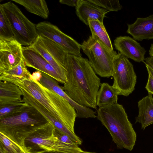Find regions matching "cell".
<instances>
[{
  "label": "cell",
  "instance_id": "cell-1",
  "mask_svg": "<svg viewBox=\"0 0 153 153\" xmlns=\"http://www.w3.org/2000/svg\"><path fill=\"white\" fill-rule=\"evenodd\" d=\"M65 68L67 81L62 89L79 104L97 109V97L101 83L88 60L68 53Z\"/></svg>",
  "mask_w": 153,
  "mask_h": 153
},
{
  "label": "cell",
  "instance_id": "cell-2",
  "mask_svg": "<svg viewBox=\"0 0 153 153\" xmlns=\"http://www.w3.org/2000/svg\"><path fill=\"white\" fill-rule=\"evenodd\" d=\"M3 81L13 83L31 95L56 119L74 132L76 112L66 100L39 81L29 78H7Z\"/></svg>",
  "mask_w": 153,
  "mask_h": 153
},
{
  "label": "cell",
  "instance_id": "cell-3",
  "mask_svg": "<svg viewBox=\"0 0 153 153\" xmlns=\"http://www.w3.org/2000/svg\"><path fill=\"white\" fill-rule=\"evenodd\" d=\"M97 117L107 129L118 148L132 150L136 134L122 105L117 103L99 107Z\"/></svg>",
  "mask_w": 153,
  "mask_h": 153
},
{
  "label": "cell",
  "instance_id": "cell-4",
  "mask_svg": "<svg viewBox=\"0 0 153 153\" xmlns=\"http://www.w3.org/2000/svg\"><path fill=\"white\" fill-rule=\"evenodd\" d=\"M49 122L35 108L28 104L20 112L0 119V132L24 150V141L39 127Z\"/></svg>",
  "mask_w": 153,
  "mask_h": 153
},
{
  "label": "cell",
  "instance_id": "cell-5",
  "mask_svg": "<svg viewBox=\"0 0 153 153\" xmlns=\"http://www.w3.org/2000/svg\"><path fill=\"white\" fill-rule=\"evenodd\" d=\"M80 48L96 73L104 78L112 76L113 62L117 54L115 51L109 49L92 36L80 44Z\"/></svg>",
  "mask_w": 153,
  "mask_h": 153
},
{
  "label": "cell",
  "instance_id": "cell-6",
  "mask_svg": "<svg viewBox=\"0 0 153 153\" xmlns=\"http://www.w3.org/2000/svg\"><path fill=\"white\" fill-rule=\"evenodd\" d=\"M0 5L9 22L15 39L22 45H32L38 36L36 25L12 1Z\"/></svg>",
  "mask_w": 153,
  "mask_h": 153
},
{
  "label": "cell",
  "instance_id": "cell-7",
  "mask_svg": "<svg viewBox=\"0 0 153 153\" xmlns=\"http://www.w3.org/2000/svg\"><path fill=\"white\" fill-rule=\"evenodd\" d=\"M112 76V86L118 90L119 95L128 97L134 90L137 77L133 65L120 53L114 59Z\"/></svg>",
  "mask_w": 153,
  "mask_h": 153
},
{
  "label": "cell",
  "instance_id": "cell-8",
  "mask_svg": "<svg viewBox=\"0 0 153 153\" xmlns=\"http://www.w3.org/2000/svg\"><path fill=\"white\" fill-rule=\"evenodd\" d=\"M39 53L66 82L65 61L68 53L61 47L49 39L38 35L30 45Z\"/></svg>",
  "mask_w": 153,
  "mask_h": 153
},
{
  "label": "cell",
  "instance_id": "cell-9",
  "mask_svg": "<svg viewBox=\"0 0 153 153\" xmlns=\"http://www.w3.org/2000/svg\"><path fill=\"white\" fill-rule=\"evenodd\" d=\"M54 128L49 121L33 131L24 141V151L31 153L56 151L58 139L54 133Z\"/></svg>",
  "mask_w": 153,
  "mask_h": 153
},
{
  "label": "cell",
  "instance_id": "cell-10",
  "mask_svg": "<svg viewBox=\"0 0 153 153\" xmlns=\"http://www.w3.org/2000/svg\"><path fill=\"white\" fill-rule=\"evenodd\" d=\"M38 35L43 36L61 47L68 54L81 56L80 44L61 31L56 26L48 22L36 25Z\"/></svg>",
  "mask_w": 153,
  "mask_h": 153
},
{
  "label": "cell",
  "instance_id": "cell-11",
  "mask_svg": "<svg viewBox=\"0 0 153 153\" xmlns=\"http://www.w3.org/2000/svg\"><path fill=\"white\" fill-rule=\"evenodd\" d=\"M22 59V46L15 38L0 39V73L15 66Z\"/></svg>",
  "mask_w": 153,
  "mask_h": 153
},
{
  "label": "cell",
  "instance_id": "cell-12",
  "mask_svg": "<svg viewBox=\"0 0 153 153\" xmlns=\"http://www.w3.org/2000/svg\"><path fill=\"white\" fill-rule=\"evenodd\" d=\"M22 53L27 66L46 74L62 84L66 82L52 66L31 46L22 47Z\"/></svg>",
  "mask_w": 153,
  "mask_h": 153
},
{
  "label": "cell",
  "instance_id": "cell-13",
  "mask_svg": "<svg viewBox=\"0 0 153 153\" xmlns=\"http://www.w3.org/2000/svg\"><path fill=\"white\" fill-rule=\"evenodd\" d=\"M115 48L128 58L144 63L146 51L140 44L129 36H120L114 40Z\"/></svg>",
  "mask_w": 153,
  "mask_h": 153
},
{
  "label": "cell",
  "instance_id": "cell-14",
  "mask_svg": "<svg viewBox=\"0 0 153 153\" xmlns=\"http://www.w3.org/2000/svg\"><path fill=\"white\" fill-rule=\"evenodd\" d=\"M110 12L88 0H79L76 7V13L79 19L87 25L88 20H97L103 22L105 14Z\"/></svg>",
  "mask_w": 153,
  "mask_h": 153
},
{
  "label": "cell",
  "instance_id": "cell-15",
  "mask_svg": "<svg viewBox=\"0 0 153 153\" xmlns=\"http://www.w3.org/2000/svg\"><path fill=\"white\" fill-rule=\"evenodd\" d=\"M126 32L136 40L153 39V14L145 18H137L131 24H127Z\"/></svg>",
  "mask_w": 153,
  "mask_h": 153
},
{
  "label": "cell",
  "instance_id": "cell-16",
  "mask_svg": "<svg viewBox=\"0 0 153 153\" xmlns=\"http://www.w3.org/2000/svg\"><path fill=\"white\" fill-rule=\"evenodd\" d=\"M138 113L135 117V123H139L143 130L153 124V98L152 94L148 93L147 96L138 102Z\"/></svg>",
  "mask_w": 153,
  "mask_h": 153
},
{
  "label": "cell",
  "instance_id": "cell-17",
  "mask_svg": "<svg viewBox=\"0 0 153 153\" xmlns=\"http://www.w3.org/2000/svg\"><path fill=\"white\" fill-rule=\"evenodd\" d=\"M22 94L20 89L15 84L0 81V105L21 101Z\"/></svg>",
  "mask_w": 153,
  "mask_h": 153
},
{
  "label": "cell",
  "instance_id": "cell-18",
  "mask_svg": "<svg viewBox=\"0 0 153 153\" xmlns=\"http://www.w3.org/2000/svg\"><path fill=\"white\" fill-rule=\"evenodd\" d=\"M119 92L112 85L107 83L101 84L97 94V106L99 107L117 103Z\"/></svg>",
  "mask_w": 153,
  "mask_h": 153
},
{
  "label": "cell",
  "instance_id": "cell-19",
  "mask_svg": "<svg viewBox=\"0 0 153 153\" xmlns=\"http://www.w3.org/2000/svg\"><path fill=\"white\" fill-rule=\"evenodd\" d=\"M23 6L28 12L43 18H48L49 12L46 1L44 0H11Z\"/></svg>",
  "mask_w": 153,
  "mask_h": 153
},
{
  "label": "cell",
  "instance_id": "cell-20",
  "mask_svg": "<svg viewBox=\"0 0 153 153\" xmlns=\"http://www.w3.org/2000/svg\"><path fill=\"white\" fill-rule=\"evenodd\" d=\"M88 22L92 37L109 49L113 50L111 39L103 22L97 20H88Z\"/></svg>",
  "mask_w": 153,
  "mask_h": 153
},
{
  "label": "cell",
  "instance_id": "cell-21",
  "mask_svg": "<svg viewBox=\"0 0 153 153\" xmlns=\"http://www.w3.org/2000/svg\"><path fill=\"white\" fill-rule=\"evenodd\" d=\"M26 66L23 58L15 66L0 73V81H2L7 78L21 79L25 77L31 78L32 74Z\"/></svg>",
  "mask_w": 153,
  "mask_h": 153
},
{
  "label": "cell",
  "instance_id": "cell-22",
  "mask_svg": "<svg viewBox=\"0 0 153 153\" xmlns=\"http://www.w3.org/2000/svg\"><path fill=\"white\" fill-rule=\"evenodd\" d=\"M39 82L43 86L54 92L67 101L70 98L59 85L57 81L49 75L42 72V77Z\"/></svg>",
  "mask_w": 153,
  "mask_h": 153
},
{
  "label": "cell",
  "instance_id": "cell-23",
  "mask_svg": "<svg viewBox=\"0 0 153 153\" xmlns=\"http://www.w3.org/2000/svg\"><path fill=\"white\" fill-rule=\"evenodd\" d=\"M28 105L22 100L0 105V119L10 116L20 112Z\"/></svg>",
  "mask_w": 153,
  "mask_h": 153
},
{
  "label": "cell",
  "instance_id": "cell-24",
  "mask_svg": "<svg viewBox=\"0 0 153 153\" xmlns=\"http://www.w3.org/2000/svg\"><path fill=\"white\" fill-rule=\"evenodd\" d=\"M22 151L19 145L0 132V153H21Z\"/></svg>",
  "mask_w": 153,
  "mask_h": 153
},
{
  "label": "cell",
  "instance_id": "cell-25",
  "mask_svg": "<svg viewBox=\"0 0 153 153\" xmlns=\"http://www.w3.org/2000/svg\"><path fill=\"white\" fill-rule=\"evenodd\" d=\"M14 38L9 22L2 7L0 5V39Z\"/></svg>",
  "mask_w": 153,
  "mask_h": 153
},
{
  "label": "cell",
  "instance_id": "cell-26",
  "mask_svg": "<svg viewBox=\"0 0 153 153\" xmlns=\"http://www.w3.org/2000/svg\"><path fill=\"white\" fill-rule=\"evenodd\" d=\"M90 2L109 11H117L123 8L118 0H88Z\"/></svg>",
  "mask_w": 153,
  "mask_h": 153
},
{
  "label": "cell",
  "instance_id": "cell-27",
  "mask_svg": "<svg viewBox=\"0 0 153 153\" xmlns=\"http://www.w3.org/2000/svg\"><path fill=\"white\" fill-rule=\"evenodd\" d=\"M53 132L58 140L62 143L72 146H78L67 135L57 128H55Z\"/></svg>",
  "mask_w": 153,
  "mask_h": 153
},
{
  "label": "cell",
  "instance_id": "cell-28",
  "mask_svg": "<svg viewBox=\"0 0 153 153\" xmlns=\"http://www.w3.org/2000/svg\"><path fill=\"white\" fill-rule=\"evenodd\" d=\"M36 153H90L88 152L85 151L78 147L71 148L65 152H59L55 151H43Z\"/></svg>",
  "mask_w": 153,
  "mask_h": 153
},
{
  "label": "cell",
  "instance_id": "cell-29",
  "mask_svg": "<svg viewBox=\"0 0 153 153\" xmlns=\"http://www.w3.org/2000/svg\"><path fill=\"white\" fill-rule=\"evenodd\" d=\"M145 88L148 93L153 94V78L148 74V78Z\"/></svg>",
  "mask_w": 153,
  "mask_h": 153
},
{
  "label": "cell",
  "instance_id": "cell-30",
  "mask_svg": "<svg viewBox=\"0 0 153 153\" xmlns=\"http://www.w3.org/2000/svg\"><path fill=\"white\" fill-rule=\"evenodd\" d=\"M79 0H60V3L65 4L70 6L76 7L79 3Z\"/></svg>",
  "mask_w": 153,
  "mask_h": 153
},
{
  "label": "cell",
  "instance_id": "cell-31",
  "mask_svg": "<svg viewBox=\"0 0 153 153\" xmlns=\"http://www.w3.org/2000/svg\"><path fill=\"white\" fill-rule=\"evenodd\" d=\"M42 77V72L39 71H37L33 72L32 74L31 78L33 79L39 81Z\"/></svg>",
  "mask_w": 153,
  "mask_h": 153
},
{
  "label": "cell",
  "instance_id": "cell-32",
  "mask_svg": "<svg viewBox=\"0 0 153 153\" xmlns=\"http://www.w3.org/2000/svg\"><path fill=\"white\" fill-rule=\"evenodd\" d=\"M144 63L148 65L153 70V57L150 56L146 58Z\"/></svg>",
  "mask_w": 153,
  "mask_h": 153
},
{
  "label": "cell",
  "instance_id": "cell-33",
  "mask_svg": "<svg viewBox=\"0 0 153 153\" xmlns=\"http://www.w3.org/2000/svg\"><path fill=\"white\" fill-rule=\"evenodd\" d=\"M148 73L153 78V70L148 65L145 64Z\"/></svg>",
  "mask_w": 153,
  "mask_h": 153
},
{
  "label": "cell",
  "instance_id": "cell-34",
  "mask_svg": "<svg viewBox=\"0 0 153 153\" xmlns=\"http://www.w3.org/2000/svg\"><path fill=\"white\" fill-rule=\"evenodd\" d=\"M149 52L150 56L153 57V43L151 45Z\"/></svg>",
  "mask_w": 153,
  "mask_h": 153
},
{
  "label": "cell",
  "instance_id": "cell-35",
  "mask_svg": "<svg viewBox=\"0 0 153 153\" xmlns=\"http://www.w3.org/2000/svg\"><path fill=\"white\" fill-rule=\"evenodd\" d=\"M21 153H31L30 152H28L26 151H22Z\"/></svg>",
  "mask_w": 153,
  "mask_h": 153
}]
</instances>
